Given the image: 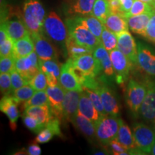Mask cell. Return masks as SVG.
I'll use <instances>...</instances> for the list:
<instances>
[{"label":"cell","instance_id":"cell-1","mask_svg":"<svg viewBox=\"0 0 155 155\" xmlns=\"http://www.w3.org/2000/svg\"><path fill=\"white\" fill-rule=\"evenodd\" d=\"M45 10L40 0H25L22 11V20L31 35L42 33Z\"/></svg>","mask_w":155,"mask_h":155},{"label":"cell","instance_id":"cell-2","mask_svg":"<svg viewBox=\"0 0 155 155\" xmlns=\"http://www.w3.org/2000/svg\"><path fill=\"white\" fill-rule=\"evenodd\" d=\"M42 34L55 43L65 48L69 37L67 25L55 12H51L46 16L44 21Z\"/></svg>","mask_w":155,"mask_h":155},{"label":"cell","instance_id":"cell-3","mask_svg":"<svg viewBox=\"0 0 155 155\" xmlns=\"http://www.w3.org/2000/svg\"><path fill=\"white\" fill-rule=\"evenodd\" d=\"M68 34L78 44L94 50L101 44L100 40L81 23L76 16L65 19Z\"/></svg>","mask_w":155,"mask_h":155},{"label":"cell","instance_id":"cell-4","mask_svg":"<svg viewBox=\"0 0 155 155\" xmlns=\"http://www.w3.org/2000/svg\"><path fill=\"white\" fill-rule=\"evenodd\" d=\"M121 119L113 115H106L101 117L96 125V138L104 145H108L116 139L119 131Z\"/></svg>","mask_w":155,"mask_h":155},{"label":"cell","instance_id":"cell-5","mask_svg":"<svg viewBox=\"0 0 155 155\" xmlns=\"http://www.w3.org/2000/svg\"><path fill=\"white\" fill-rule=\"evenodd\" d=\"M146 83L131 79L127 84L126 91V101L131 111L138 116L143 101L147 94Z\"/></svg>","mask_w":155,"mask_h":155},{"label":"cell","instance_id":"cell-6","mask_svg":"<svg viewBox=\"0 0 155 155\" xmlns=\"http://www.w3.org/2000/svg\"><path fill=\"white\" fill-rule=\"evenodd\" d=\"M132 132L137 148L143 154H151L155 141V131L149 126L140 122L133 124Z\"/></svg>","mask_w":155,"mask_h":155},{"label":"cell","instance_id":"cell-7","mask_svg":"<svg viewBox=\"0 0 155 155\" xmlns=\"http://www.w3.org/2000/svg\"><path fill=\"white\" fill-rule=\"evenodd\" d=\"M109 54L116 82L118 84H124L129 76L134 64L118 48L109 52Z\"/></svg>","mask_w":155,"mask_h":155},{"label":"cell","instance_id":"cell-8","mask_svg":"<svg viewBox=\"0 0 155 155\" xmlns=\"http://www.w3.org/2000/svg\"><path fill=\"white\" fill-rule=\"evenodd\" d=\"M73 67L76 71L81 83L83 75H94L97 76L102 72L99 63L95 58L93 53L85 54L72 59Z\"/></svg>","mask_w":155,"mask_h":155},{"label":"cell","instance_id":"cell-9","mask_svg":"<svg viewBox=\"0 0 155 155\" xmlns=\"http://www.w3.org/2000/svg\"><path fill=\"white\" fill-rule=\"evenodd\" d=\"M141 71L151 76H155V49L143 43H137V64Z\"/></svg>","mask_w":155,"mask_h":155},{"label":"cell","instance_id":"cell-10","mask_svg":"<svg viewBox=\"0 0 155 155\" xmlns=\"http://www.w3.org/2000/svg\"><path fill=\"white\" fill-rule=\"evenodd\" d=\"M144 83L147 86V94L141 104L139 115L145 121L155 125V81L147 78Z\"/></svg>","mask_w":155,"mask_h":155},{"label":"cell","instance_id":"cell-11","mask_svg":"<svg viewBox=\"0 0 155 155\" xmlns=\"http://www.w3.org/2000/svg\"><path fill=\"white\" fill-rule=\"evenodd\" d=\"M59 84L66 91H83V88L80 79L73 67L71 58H68L66 63L61 66V73Z\"/></svg>","mask_w":155,"mask_h":155},{"label":"cell","instance_id":"cell-12","mask_svg":"<svg viewBox=\"0 0 155 155\" xmlns=\"http://www.w3.org/2000/svg\"><path fill=\"white\" fill-rule=\"evenodd\" d=\"M15 68L30 82L34 75L40 71V59L35 51L26 57L15 60Z\"/></svg>","mask_w":155,"mask_h":155},{"label":"cell","instance_id":"cell-13","mask_svg":"<svg viewBox=\"0 0 155 155\" xmlns=\"http://www.w3.org/2000/svg\"><path fill=\"white\" fill-rule=\"evenodd\" d=\"M32 36L35 44V51L41 61L58 60V54L53 44L42 33Z\"/></svg>","mask_w":155,"mask_h":155},{"label":"cell","instance_id":"cell-14","mask_svg":"<svg viewBox=\"0 0 155 155\" xmlns=\"http://www.w3.org/2000/svg\"><path fill=\"white\" fill-rule=\"evenodd\" d=\"M117 48L124 54L134 65L137 64V44L129 31H124L116 35Z\"/></svg>","mask_w":155,"mask_h":155},{"label":"cell","instance_id":"cell-15","mask_svg":"<svg viewBox=\"0 0 155 155\" xmlns=\"http://www.w3.org/2000/svg\"><path fill=\"white\" fill-rule=\"evenodd\" d=\"M45 91L53 116L61 120L63 118V101L66 90L59 84L55 86H48Z\"/></svg>","mask_w":155,"mask_h":155},{"label":"cell","instance_id":"cell-16","mask_svg":"<svg viewBox=\"0 0 155 155\" xmlns=\"http://www.w3.org/2000/svg\"><path fill=\"white\" fill-rule=\"evenodd\" d=\"M18 104L19 103L10 94L5 95L0 102V110L8 117L12 130L17 129V121L19 116Z\"/></svg>","mask_w":155,"mask_h":155},{"label":"cell","instance_id":"cell-17","mask_svg":"<svg viewBox=\"0 0 155 155\" xmlns=\"http://www.w3.org/2000/svg\"><path fill=\"white\" fill-rule=\"evenodd\" d=\"M81 91H65L63 101V118L72 122L78 111Z\"/></svg>","mask_w":155,"mask_h":155},{"label":"cell","instance_id":"cell-18","mask_svg":"<svg viewBox=\"0 0 155 155\" xmlns=\"http://www.w3.org/2000/svg\"><path fill=\"white\" fill-rule=\"evenodd\" d=\"M103 106L108 115L116 116L120 114V106L118 104L115 95L108 86L102 84L98 89Z\"/></svg>","mask_w":155,"mask_h":155},{"label":"cell","instance_id":"cell-19","mask_svg":"<svg viewBox=\"0 0 155 155\" xmlns=\"http://www.w3.org/2000/svg\"><path fill=\"white\" fill-rule=\"evenodd\" d=\"M1 22L5 25L8 36L14 42L26 36L31 35L23 20L19 19H12L5 21L2 20Z\"/></svg>","mask_w":155,"mask_h":155},{"label":"cell","instance_id":"cell-20","mask_svg":"<svg viewBox=\"0 0 155 155\" xmlns=\"http://www.w3.org/2000/svg\"><path fill=\"white\" fill-rule=\"evenodd\" d=\"M78 112L94 122L95 125L98 123L101 117V114L95 107L94 104L89 98L87 93L83 91L81 93L80 101H79Z\"/></svg>","mask_w":155,"mask_h":155},{"label":"cell","instance_id":"cell-21","mask_svg":"<svg viewBox=\"0 0 155 155\" xmlns=\"http://www.w3.org/2000/svg\"><path fill=\"white\" fill-rule=\"evenodd\" d=\"M93 55L99 63L102 72L106 76L112 77L115 75L109 52L102 45L101 43L94 50Z\"/></svg>","mask_w":155,"mask_h":155},{"label":"cell","instance_id":"cell-22","mask_svg":"<svg viewBox=\"0 0 155 155\" xmlns=\"http://www.w3.org/2000/svg\"><path fill=\"white\" fill-rule=\"evenodd\" d=\"M154 12V11L128 17L127 21L129 29L134 33L144 36L147 25Z\"/></svg>","mask_w":155,"mask_h":155},{"label":"cell","instance_id":"cell-23","mask_svg":"<svg viewBox=\"0 0 155 155\" xmlns=\"http://www.w3.org/2000/svg\"><path fill=\"white\" fill-rule=\"evenodd\" d=\"M116 140H117L120 144H121L127 150L129 151L131 154V152L132 150H137L134 138L133 132L123 120H121V124L116 135Z\"/></svg>","mask_w":155,"mask_h":155},{"label":"cell","instance_id":"cell-24","mask_svg":"<svg viewBox=\"0 0 155 155\" xmlns=\"http://www.w3.org/2000/svg\"><path fill=\"white\" fill-rule=\"evenodd\" d=\"M35 51V44L32 36L28 35L14 42L12 57L15 60L26 57Z\"/></svg>","mask_w":155,"mask_h":155},{"label":"cell","instance_id":"cell-25","mask_svg":"<svg viewBox=\"0 0 155 155\" xmlns=\"http://www.w3.org/2000/svg\"><path fill=\"white\" fill-rule=\"evenodd\" d=\"M104 25L106 28L116 35L129 30V28L127 17L122 15L112 12L106 18Z\"/></svg>","mask_w":155,"mask_h":155},{"label":"cell","instance_id":"cell-26","mask_svg":"<svg viewBox=\"0 0 155 155\" xmlns=\"http://www.w3.org/2000/svg\"><path fill=\"white\" fill-rule=\"evenodd\" d=\"M24 114L33 116L42 124L47 126L49 121L54 117L50 105H42L29 107L25 109Z\"/></svg>","mask_w":155,"mask_h":155},{"label":"cell","instance_id":"cell-27","mask_svg":"<svg viewBox=\"0 0 155 155\" xmlns=\"http://www.w3.org/2000/svg\"><path fill=\"white\" fill-rule=\"evenodd\" d=\"M72 123L86 137L90 139L94 138L95 137H96V125L94 124V122L82 115L80 112L78 111Z\"/></svg>","mask_w":155,"mask_h":155},{"label":"cell","instance_id":"cell-28","mask_svg":"<svg viewBox=\"0 0 155 155\" xmlns=\"http://www.w3.org/2000/svg\"><path fill=\"white\" fill-rule=\"evenodd\" d=\"M96 0H73L68 9L70 15L75 16H86L91 15Z\"/></svg>","mask_w":155,"mask_h":155},{"label":"cell","instance_id":"cell-29","mask_svg":"<svg viewBox=\"0 0 155 155\" xmlns=\"http://www.w3.org/2000/svg\"><path fill=\"white\" fill-rule=\"evenodd\" d=\"M76 17L79 19V21L83 25H85L101 42V35L104 28V23L101 22L99 19H97L96 17L93 16L92 15Z\"/></svg>","mask_w":155,"mask_h":155},{"label":"cell","instance_id":"cell-30","mask_svg":"<svg viewBox=\"0 0 155 155\" xmlns=\"http://www.w3.org/2000/svg\"><path fill=\"white\" fill-rule=\"evenodd\" d=\"M111 13L109 0H96L91 12L93 16L104 23Z\"/></svg>","mask_w":155,"mask_h":155},{"label":"cell","instance_id":"cell-31","mask_svg":"<svg viewBox=\"0 0 155 155\" xmlns=\"http://www.w3.org/2000/svg\"><path fill=\"white\" fill-rule=\"evenodd\" d=\"M65 47H66V52L68 55V57L70 58H72V59H75V58L80 57V56L85 55V54L93 53L92 50L78 44L70 36L68 38L66 43H65Z\"/></svg>","mask_w":155,"mask_h":155},{"label":"cell","instance_id":"cell-32","mask_svg":"<svg viewBox=\"0 0 155 155\" xmlns=\"http://www.w3.org/2000/svg\"><path fill=\"white\" fill-rule=\"evenodd\" d=\"M40 70L42 71L45 75H52L59 79L61 73V64L58 60H48L41 61L40 60Z\"/></svg>","mask_w":155,"mask_h":155},{"label":"cell","instance_id":"cell-33","mask_svg":"<svg viewBox=\"0 0 155 155\" xmlns=\"http://www.w3.org/2000/svg\"><path fill=\"white\" fill-rule=\"evenodd\" d=\"M42 105H50L49 98L46 91H36L33 96H32L28 101L24 103L25 109L32 106H42Z\"/></svg>","mask_w":155,"mask_h":155},{"label":"cell","instance_id":"cell-34","mask_svg":"<svg viewBox=\"0 0 155 155\" xmlns=\"http://www.w3.org/2000/svg\"><path fill=\"white\" fill-rule=\"evenodd\" d=\"M117 42L118 40L116 34L111 32V30H109L104 26L101 35V43L102 44V45L108 52H111L117 48Z\"/></svg>","mask_w":155,"mask_h":155},{"label":"cell","instance_id":"cell-35","mask_svg":"<svg viewBox=\"0 0 155 155\" xmlns=\"http://www.w3.org/2000/svg\"><path fill=\"white\" fill-rule=\"evenodd\" d=\"M36 91L30 84L21 87L12 93V96L15 98L19 104L25 103L33 96Z\"/></svg>","mask_w":155,"mask_h":155},{"label":"cell","instance_id":"cell-36","mask_svg":"<svg viewBox=\"0 0 155 155\" xmlns=\"http://www.w3.org/2000/svg\"><path fill=\"white\" fill-rule=\"evenodd\" d=\"M153 11H154V8L150 4L144 2L140 1V0H134L130 11L127 13V18L131 16L141 15Z\"/></svg>","mask_w":155,"mask_h":155},{"label":"cell","instance_id":"cell-37","mask_svg":"<svg viewBox=\"0 0 155 155\" xmlns=\"http://www.w3.org/2000/svg\"><path fill=\"white\" fill-rule=\"evenodd\" d=\"M83 91H85L87 93L89 98H91L93 104H94V106L98 110V111L99 112L101 116H104L108 115L105 111V109H104V106H103L102 101L101 98L99 93H98V91L89 88H83Z\"/></svg>","mask_w":155,"mask_h":155},{"label":"cell","instance_id":"cell-38","mask_svg":"<svg viewBox=\"0 0 155 155\" xmlns=\"http://www.w3.org/2000/svg\"><path fill=\"white\" fill-rule=\"evenodd\" d=\"M29 84L35 91H45L48 87L47 78L42 71H40L30 81Z\"/></svg>","mask_w":155,"mask_h":155},{"label":"cell","instance_id":"cell-39","mask_svg":"<svg viewBox=\"0 0 155 155\" xmlns=\"http://www.w3.org/2000/svg\"><path fill=\"white\" fill-rule=\"evenodd\" d=\"M22 119L26 127L35 134L40 133L45 127V126L42 124L38 119H36L33 116L28 115V114H23Z\"/></svg>","mask_w":155,"mask_h":155},{"label":"cell","instance_id":"cell-40","mask_svg":"<svg viewBox=\"0 0 155 155\" xmlns=\"http://www.w3.org/2000/svg\"><path fill=\"white\" fill-rule=\"evenodd\" d=\"M10 75L12 81V93L21 87L29 84V81L23 77L16 68L12 71Z\"/></svg>","mask_w":155,"mask_h":155},{"label":"cell","instance_id":"cell-41","mask_svg":"<svg viewBox=\"0 0 155 155\" xmlns=\"http://www.w3.org/2000/svg\"><path fill=\"white\" fill-rule=\"evenodd\" d=\"M0 88H1L2 94L5 95L12 94L10 73H1V74H0Z\"/></svg>","mask_w":155,"mask_h":155},{"label":"cell","instance_id":"cell-42","mask_svg":"<svg viewBox=\"0 0 155 155\" xmlns=\"http://www.w3.org/2000/svg\"><path fill=\"white\" fill-rule=\"evenodd\" d=\"M54 136H55V134L53 129L48 126H46L40 133H38L35 141L39 144H44L51 140Z\"/></svg>","mask_w":155,"mask_h":155},{"label":"cell","instance_id":"cell-43","mask_svg":"<svg viewBox=\"0 0 155 155\" xmlns=\"http://www.w3.org/2000/svg\"><path fill=\"white\" fill-rule=\"evenodd\" d=\"M14 69H15V60L12 55L1 58L0 72L10 73Z\"/></svg>","mask_w":155,"mask_h":155},{"label":"cell","instance_id":"cell-44","mask_svg":"<svg viewBox=\"0 0 155 155\" xmlns=\"http://www.w3.org/2000/svg\"><path fill=\"white\" fill-rule=\"evenodd\" d=\"M14 49V41L8 37L5 42L0 43V57L12 56Z\"/></svg>","mask_w":155,"mask_h":155},{"label":"cell","instance_id":"cell-45","mask_svg":"<svg viewBox=\"0 0 155 155\" xmlns=\"http://www.w3.org/2000/svg\"><path fill=\"white\" fill-rule=\"evenodd\" d=\"M143 37L146 38L148 41L155 43V10L151 17L150 22L147 25V30Z\"/></svg>","mask_w":155,"mask_h":155},{"label":"cell","instance_id":"cell-46","mask_svg":"<svg viewBox=\"0 0 155 155\" xmlns=\"http://www.w3.org/2000/svg\"><path fill=\"white\" fill-rule=\"evenodd\" d=\"M111 147L112 152L116 155H128L130 154L129 151L127 150L116 139L112 140L108 144Z\"/></svg>","mask_w":155,"mask_h":155},{"label":"cell","instance_id":"cell-47","mask_svg":"<svg viewBox=\"0 0 155 155\" xmlns=\"http://www.w3.org/2000/svg\"><path fill=\"white\" fill-rule=\"evenodd\" d=\"M109 5L112 13H116V14L122 15L125 16L121 11V5L120 0H109Z\"/></svg>","mask_w":155,"mask_h":155},{"label":"cell","instance_id":"cell-48","mask_svg":"<svg viewBox=\"0 0 155 155\" xmlns=\"http://www.w3.org/2000/svg\"><path fill=\"white\" fill-rule=\"evenodd\" d=\"M134 0H120L121 5V11L127 17V13L130 11Z\"/></svg>","mask_w":155,"mask_h":155},{"label":"cell","instance_id":"cell-49","mask_svg":"<svg viewBox=\"0 0 155 155\" xmlns=\"http://www.w3.org/2000/svg\"><path fill=\"white\" fill-rule=\"evenodd\" d=\"M27 154L30 155H40L41 154L42 150L38 144H32L29 146Z\"/></svg>","mask_w":155,"mask_h":155},{"label":"cell","instance_id":"cell-50","mask_svg":"<svg viewBox=\"0 0 155 155\" xmlns=\"http://www.w3.org/2000/svg\"><path fill=\"white\" fill-rule=\"evenodd\" d=\"M140 1L150 4V5H152L154 8H155V0H140Z\"/></svg>","mask_w":155,"mask_h":155},{"label":"cell","instance_id":"cell-51","mask_svg":"<svg viewBox=\"0 0 155 155\" xmlns=\"http://www.w3.org/2000/svg\"><path fill=\"white\" fill-rule=\"evenodd\" d=\"M154 131H155V126H154ZM151 154L155 155V141H154V145H153V147H152V151H151Z\"/></svg>","mask_w":155,"mask_h":155},{"label":"cell","instance_id":"cell-52","mask_svg":"<svg viewBox=\"0 0 155 155\" xmlns=\"http://www.w3.org/2000/svg\"><path fill=\"white\" fill-rule=\"evenodd\" d=\"M154 126H155V125H154Z\"/></svg>","mask_w":155,"mask_h":155},{"label":"cell","instance_id":"cell-53","mask_svg":"<svg viewBox=\"0 0 155 155\" xmlns=\"http://www.w3.org/2000/svg\"></svg>","mask_w":155,"mask_h":155},{"label":"cell","instance_id":"cell-54","mask_svg":"<svg viewBox=\"0 0 155 155\" xmlns=\"http://www.w3.org/2000/svg\"><path fill=\"white\" fill-rule=\"evenodd\" d=\"M154 9H155V8H154Z\"/></svg>","mask_w":155,"mask_h":155}]
</instances>
